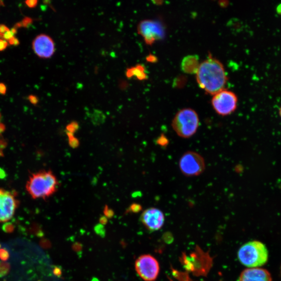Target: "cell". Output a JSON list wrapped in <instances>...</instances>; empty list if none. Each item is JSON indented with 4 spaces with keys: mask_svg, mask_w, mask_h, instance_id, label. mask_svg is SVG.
<instances>
[{
    "mask_svg": "<svg viewBox=\"0 0 281 281\" xmlns=\"http://www.w3.org/2000/svg\"><path fill=\"white\" fill-rule=\"evenodd\" d=\"M196 74L198 85L213 96L224 89L228 80L223 64L211 56L200 64Z\"/></svg>",
    "mask_w": 281,
    "mask_h": 281,
    "instance_id": "1",
    "label": "cell"
},
{
    "mask_svg": "<svg viewBox=\"0 0 281 281\" xmlns=\"http://www.w3.org/2000/svg\"><path fill=\"white\" fill-rule=\"evenodd\" d=\"M59 182L51 170H41L31 174L26 185V189L34 200L46 199L57 191Z\"/></svg>",
    "mask_w": 281,
    "mask_h": 281,
    "instance_id": "2",
    "label": "cell"
},
{
    "mask_svg": "<svg viewBox=\"0 0 281 281\" xmlns=\"http://www.w3.org/2000/svg\"><path fill=\"white\" fill-rule=\"evenodd\" d=\"M238 257L243 265L249 268H259L268 262L269 252L263 243L253 241L242 246L238 251Z\"/></svg>",
    "mask_w": 281,
    "mask_h": 281,
    "instance_id": "3",
    "label": "cell"
},
{
    "mask_svg": "<svg viewBox=\"0 0 281 281\" xmlns=\"http://www.w3.org/2000/svg\"><path fill=\"white\" fill-rule=\"evenodd\" d=\"M200 126V119L195 111L186 108L180 110L174 117L171 126L180 138L189 139L197 132Z\"/></svg>",
    "mask_w": 281,
    "mask_h": 281,
    "instance_id": "4",
    "label": "cell"
},
{
    "mask_svg": "<svg viewBox=\"0 0 281 281\" xmlns=\"http://www.w3.org/2000/svg\"><path fill=\"white\" fill-rule=\"evenodd\" d=\"M179 167L181 173L187 177H193L201 174L205 169L203 157L194 151H187L180 157Z\"/></svg>",
    "mask_w": 281,
    "mask_h": 281,
    "instance_id": "5",
    "label": "cell"
},
{
    "mask_svg": "<svg viewBox=\"0 0 281 281\" xmlns=\"http://www.w3.org/2000/svg\"><path fill=\"white\" fill-rule=\"evenodd\" d=\"M238 101L235 93L224 89L214 95L212 104L214 110L218 115L226 116L235 112Z\"/></svg>",
    "mask_w": 281,
    "mask_h": 281,
    "instance_id": "6",
    "label": "cell"
},
{
    "mask_svg": "<svg viewBox=\"0 0 281 281\" xmlns=\"http://www.w3.org/2000/svg\"><path fill=\"white\" fill-rule=\"evenodd\" d=\"M138 32L148 45L163 39L166 34L165 27L161 22L150 19L140 21L138 26Z\"/></svg>",
    "mask_w": 281,
    "mask_h": 281,
    "instance_id": "7",
    "label": "cell"
},
{
    "mask_svg": "<svg viewBox=\"0 0 281 281\" xmlns=\"http://www.w3.org/2000/svg\"><path fill=\"white\" fill-rule=\"evenodd\" d=\"M138 275L145 281H154L158 276L160 268L155 258L150 255L140 256L135 263Z\"/></svg>",
    "mask_w": 281,
    "mask_h": 281,
    "instance_id": "8",
    "label": "cell"
},
{
    "mask_svg": "<svg viewBox=\"0 0 281 281\" xmlns=\"http://www.w3.org/2000/svg\"><path fill=\"white\" fill-rule=\"evenodd\" d=\"M19 204L15 192L0 189V223L12 218Z\"/></svg>",
    "mask_w": 281,
    "mask_h": 281,
    "instance_id": "9",
    "label": "cell"
},
{
    "mask_svg": "<svg viewBox=\"0 0 281 281\" xmlns=\"http://www.w3.org/2000/svg\"><path fill=\"white\" fill-rule=\"evenodd\" d=\"M140 221L146 229L151 232L160 230L165 222V216L156 208H149L140 216Z\"/></svg>",
    "mask_w": 281,
    "mask_h": 281,
    "instance_id": "10",
    "label": "cell"
},
{
    "mask_svg": "<svg viewBox=\"0 0 281 281\" xmlns=\"http://www.w3.org/2000/svg\"><path fill=\"white\" fill-rule=\"evenodd\" d=\"M32 49L35 54L42 58H49L55 53V46L53 39L48 35L41 34L34 39Z\"/></svg>",
    "mask_w": 281,
    "mask_h": 281,
    "instance_id": "11",
    "label": "cell"
},
{
    "mask_svg": "<svg viewBox=\"0 0 281 281\" xmlns=\"http://www.w3.org/2000/svg\"><path fill=\"white\" fill-rule=\"evenodd\" d=\"M239 281H273V278L266 269L253 268L245 269L241 273Z\"/></svg>",
    "mask_w": 281,
    "mask_h": 281,
    "instance_id": "12",
    "label": "cell"
},
{
    "mask_svg": "<svg viewBox=\"0 0 281 281\" xmlns=\"http://www.w3.org/2000/svg\"><path fill=\"white\" fill-rule=\"evenodd\" d=\"M126 75L129 79L136 77L137 79L140 81L146 80L148 78L146 68L141 64H138L134 67L127 68Z\"/></svg>",
    "mask_w": 281,
    "mask_h": 281,
    "instance_id": "13",
    "label": "cell"
},
{
    "mask_svg": "<svg viewBox=\"0 0 281 281\" xmlns=\"http://www.w3.org/2000/svg\"><path fill=\"white\" fill-rule=\"evenodd\" d=\"M200 64L195 56H188L184 58L182 62L183 71L187 73H196Z\"/></svg>",
    "mask_w": 281,
    "mask_h": 281,
    "instance_id": "14",
    "label": "cell"
},
{
    "mask_svg": "<svg viewBox=\"0 0 281 281\" xmlns=\"http://www.w3.org/2000/svg\"><path fill=\"white\" fill-rule=\"evenodd\" d=\"M68 138V143L70 147L73 148H76L80 145L79 140L75 137L74 135L66 133Z\"/></svg>",
    "mask_w": 281,
    "mask_h": 281,
    "instance_id": "15",
    "label": "cell"
},
{
    "mask_svg": "<svg viewBox=\"0 0 281 281\" xmlns=\"http://www.w3.org/2000/svg\"><path fill=\"white\" fill-rule=\"evenodd\" d=\"M10 266L8 263L0 262V278L7 276L9 273Z\"/></svg>",
    "mask_w": 281,
    "mask_h": 281,
    "instance_id": "16",
    "label": "cell"
},
{
    "mask_svg": "<svg viewBox=\"0 0 281 281\" xmlns=\"http://www.w3.org/2000/svg\"><path fill=\"white\" fill-rule=\"evenodd\" d=\"M79 125L77 122H72L66 126V133L74 135L79 130Z\"/></svg>",
    "mask_w": 281,
    "mask_h": 281,
    "instance_id": "17",
    "label": "cell"
},
{
    "mask_svg": "<svg viewBox=\"0 0 281 281\" xmlns=\"http://www.w3.org/2000/svg\"><path fill=\"white\" fill-rule=\"evenodd\" d=\"M142 206L137 203H134L128 208L126 211L127 213H138L142 210Z\"/></svg>",
    "mask_w": 281,
    "mask_h": 281,
    "instance_id": "18",
    "label": "cell"
},
{
    "mask_svg": "<svg viewBox=\"0 0 281 281\" xmlns=\"http://www.w3.org/2000/svg\"><path fill=\"white\" fill-rule=\"evenodd\" d=\"M168 142L169 141L168 139L163 135L159 137L157 140V144L162 146H166Z\"/></svg>",
    "mask_w": 281,
    "mask_h": 281,
    "instance_id": "19",
    "label": "cell"
},
{
    "mask_svg": "<svg viewBox=\"0 0 281 281\" xmlns=\"http://www.w3.org/2000/svg\"><path fill=\"white\" fill-rule=\"evenodd\" d=\"M9 254L8 252L5 249H0V259L3 262L8 260Z\"/></svg>",
    "mask_w": 281,
    "mask_h": 281,
    "instance_id": "20",
    "label": "cell"
},
{
    "mask_svg": "<svg viewBox=\"0 0 281 281\" xmlns=\"http://www.w3.org/2000/svg\"><path fill=\"white\" fill-rule=\"evenodd\" d=\"M104 214L105 217L111 218L113 217L114 213L112 209L106 205L104 209Z\"/></svg>",
    "mask_w": 281,
    "mask_h": 281,
    "instance_id": "21",
    "label": "cell"
},
{
    "mask_svg": "<svg viewBox=\"0 0 281 281\" xmlns=\"http://www.w3.org/2000/svg\"><path fill=\"white\" fill-rule=\"evenodd\" d=\"M3 230L6 233H11L14 231V228L12 224L7 223L3 226Z\"/></svg>",
    "mask_w": 281,
    "mask_h": 281,
    "instance_id": "22",
    "label": "cell"
},
{
    "mask_svg": "<svg viewBox=\"0 0 281 281\" xmlns=\"http://www.w3.org/2000/svg\"><path fill=\"white\" fill-rule=\"evenodd\" d=\"M8 43L7 41L0 39V51H3L7 48Z\"/></svg>",
    "mask_w": 281,
    "mask_h": 281,
    "instance_id": "23",
    "label": "cell"
},
{
    "mask_svg": "<svg viewBox=\"0 0 281 281\" xmlns=\"http://www.w3.org/2000/svg\"><path fill=\"white\" fill-rule=\"evenodd\" d=\"M38 1L37 0H28L25 2L26 4L30 8L36 7Z\"/></svg>",
    "mask_w": 281,
    "mask_h": 281,
    "instance_id": "24",
    "label": "cell"
},
{
    "mask_svg": "<svg viewBox=\"0 0 281 281\" xmlns=\"http://www.w3.org/2000/svg\"><path fill=\"white\" fill-rule=\"evenodd\" d=\"M8 43L10 45H13L17 46V45L19 44V41L15 37H14L13 38H12L10 39L9 40H8Z\"/></svg>",
    "mask_w": 281,
    "mask_h": 281,
    "instance_id": "25",
    "label": "cell"
},
{
    "mask_svg": "<svg viewBox=\"0 0 281 281\" xmlns=\"http://www.w3.org/2000/svg\"><path fill=\"white\" fill-rule=\"evenodd\" d=\"M146 61L148 62L154 63L156 62L157 58L155 56L150 54L147 56Z\"/></svg>",
    "mask_w": 281,
    "mask_h": 281,
    "instance_id": "26",
    "label": "cell"
},
{
    "mask_svg": "<svg viewBox=\"0 0 281 281\" xmlns=\"http://www.w3.org/2000/svg\"><path fill=\"white\" fill-rule=\"evenodd\" d=\"M6 92V87L3 83H0V94L2 95H5Z\"/></svg>",
    "mask_w": 281,
    "mask_h": 281,
    "instance_id": "27",
    "label": "cell"
},
{
    "mask_svg": "<svg viewBox=\"0 0 281 281\" xmlns=\"http://www.w3.org/2000/svg\"><path fill=\"white\" fill-rule=\"evenodd\" d=\"M28 99L30 102L33 104H37L38 102V99L36 96H30Z\"/></svg>",
    "mask_w": 281,
    "mask_h": 281,
    "instance_id": "28",
    "label": "cell"
},
{
    "mask_svg": "<svg viewBox=\"0 0 281 281\" xmlns=\"http://www.w3.org/2000/svg\"><path fill=\"white\" fill-rule=\"evenodd\" d=\"M101 223L103 225L106 224L107 223V219L105 217H103L100 219Z\"/></svg>",
    "mask_w": 281,
    "mask_h": 281,
    "instance_id": "29",
    "label": "cell"
},
{
    "mask_svg": "<svg viewBox=\"0 0 281 281\" xmlns=\"http://www.w3.org/2000/svg\"><path fill=\"white\" fill-rule=\"evenodd\" d=\"M279 114H280V117H281V107L280 111H279Z\"/></svg>",
    "mask_w": 281,
    "mask_h": 281,
    "instance_id": "30",
    "label": "cell"
},
{
    "mask_svg": "<svg viewBox=\"0 0 281 281\" xmlns=\"http://www.w3.org/2000/svg\"><path fill=\"white\" fill-rule=\"evenodd\" d=\"M0 247H1V245H0Z\"/></svg>",
    "mask_w": 281,
    "mask_h": 281,
    "instance_id": "31",
    "label": "cell"
}]
</instances>
